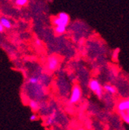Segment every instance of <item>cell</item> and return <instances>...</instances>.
Returning a JSON list of instances; mask_svg holds the SVG:
<instances>
[{
	"instance_id": "ba28073f",
	"label": "cell",
	"mask_w": 129,
	"mask_h": 130,
	"mask_svg": "<svg viewBox=\"0 0 129 130\" xmlns=\"http://www.w3.org/2000/svg\"><path fill=\"white\" fill-rule=\"evenodd\" d=\"M56 119V112H53L52 115H50L49 117H48V119H47V120H46V125H52L53 122H54V120Z\"/></svg>"
},
{
	"instance_id": "2e32d148",
	"label": "cell",
	"mask_w": 129,
	"mask_h": 130,
	"mask_svg": "<svg viewBox=\"0 0 129 130\" xmlns=\"http://www.w3.org/2000/svg\"><path fill=\"white\" fill-rule=\"evenodd\" d=\"M35 43H36V45H37V46H40L42 45V42H41V40H39V39H36V40Z\"/></svg>"
},
{
	"instance_id": "7c38bea8",
	"label": "cell",
	"mask_w": 129,
	"mask_h": 130,
	"mask_svg": "<svg viewBox=\"0 0 129 130\" xmlns=\"http://www.w3.org/2000/svg\"><path fill=\"white\" fill-rule=\"evenodd\" d=\"M28 2V0H15V4L17 6H25Z\"/></svg>"
},
{
	"instance_id": "52a82bcc",
	"label": "cell",
	"mask_w": 129,
	"mask_h": 130,
	"mask_svg": "<svg viewBox=\"0 0 129 130\" xmlns=\"http://www.w3.org/2000/svg\"><path fill=\"white\" fill-rule=\"evenodd\" d=\"M0 24H2V25H3L5 28H6V29H10L11 26H12L11 22H10L8 19L4 18V17L1 18V20H0Z\"/></svg>"
},
{
	"instance_id": "6da1fadb",
	"label": "cell",
	"mask_w": 129,
	"mask_h": 130,
	"mask_svg": "<svg viewBox=\"0 0 129 130\" xmlns=\"http://www.w3.org/2000/svg\"><path fill=\"white\" fill-rule=\"evenodd\" d=\"M88 88L94 92V94L98 96V99H102L103 97V89L99 83L98 80H97L95 79H92L89 81L88 83Z\"/></svg>"
},
{
	"instance_id": "5b68a950",
	"label": "cell",
	"mask_w": 129,
	"mask_h": 130,
	"mask_svg": "<svg viewBox=\"0 0 129 130\" xmlns=\"http://www.w3.org/2000/svg\"><path fill=\"white\" fill-rule=\"evenodd\" d=\"M117 108L119 112H126L129 110V99L121 101L118 105Z\"/></svg>"
},
{
	"instance_id": "30bf717a",
	"label": "cell",
	"mask_w": 129,
	"mask_h": 130,
	"mask_svg": "<svg viewBox=\"0 0 129 130\" xmlns=\"http://www.w3.org/2000/svg\"><path fill=\"white\" fill-rule=\"evenodd\" d=\"M29 106L33 110H38L39 108V104L36 101H30L29 102Z\"/></svg>"
},
{
	"instance_id": "9c48e42d",
	"label": "cell",
	"mask_w": 129,
	"mask_h": 130,
	"mask_svg": "<svg viewBox=\"0 0 129 130\" xmlns=\"http://www.w3.org/2000/svg\"><path fill=\"white\" fill-rule=\"evenodd\" d=\"M66 26H57L55 28V32L57 34H62L66 31Z\"/></svg>"
},
{
	"instance_id": "8992f818",
	"label": "cell",
	"mask_w": 129,
	"mask_h": 130,
	"mask_svg": "<svg viewBox=\"0 0 129 130\" xmlns=\"http://www.w3.org/2000/svg\"><path fill=\"white\" fill-rule=\"evenodd\" d=\"M104 89L109 94H115L117 93V89L115 88V86H113L111 85H105L104 86Z\"/></svg>"
},
{
	"instance_id": "277c9868",
	"label": "cell",
	"mask_w": 129,
	"mask_h": 130,
	"mask_svg": "<svg viewBox=\"0 0 129 130\" xmlns=\"http://www.w3.org/2000/svg\"><path fill=\"white\" fill-rule=\"evenodd\" d=\"M59 65V59L57 57H50L48 58L47 62H46V68L50 71H54L57 70Z\"/></svg>"
},
{
	"instance_id": "e0dca14e",
	"label": "cell",
	"mask_w": 129,
	"mask_h": 130,
	"mask_svg": "<svg viewBox=\"0 0 129 130\" xmlns=\"http://www.w3.org/2000/svg\"><path fill=\"white\" fill-rule=\"evenodd\" d=\"M4 29H5V27L2 24H0V32H3L4 31Z\"/></svg>"
},
{
	"instance_id": "7a4b0ae2",
	"label": "cell",
	"mask_w": 129,
	"mask_h": 130,
	"mask_svg": "<svg viewBox=\"0 0 129 130\" xmlns=\"http://www.w3.org/2000/svg\"><path fill=\"white\" fill-rule=\"evenodd\" d=\"M69 23V15L66 12H60L53 20V24L57 26H67Z\"/></svg>"
},
{
	"instance_id": "4fadbf2b",
	"label": "cell",
	"mask_w": 129,
	"mask_h": 130,
	"mask_svg": "<svg viewBox=\"0 0 129 130\" xmlns=\"http://www.w3.org/2000/svg\"><path fill=\"white\" fill-rule=\"evenodd\" d=\"M29 83H30L32 85H36V84H37L38 83V78L37 77H30L29 79Z\"/></svg>"
},
{
	"instance_id": "3957f363",
	"label": "cell",
	"mask_w": 129,
	"mask_h": 130,
	"mask_svg": "<svg viewBox=\"0 0 129 130\" xmlns=\"http://www.w3.org/2000/svg\"><path fill=\"white\" fill-rule=\"evenodd\" d=\"M80 98H81V89L78 85H75L71 91L70 102L71 104H75L80 101Z\"/></svg>"
},
{
	"instance_id": "44dd1931",
	"label": "cell",
	"mask_w": 129,
	"mask_h": 130,
	"mask_svg": "<svg viewBox=\"0 0 129 130\" xmlns=\"http://www.w3.org/2000/svg\"><path fill=\"white\" fill-rule=\"evenodd\" d=\"M51 130H56V129H55V128H51Z\"/></svg>"
},
{
	"instance_id": "8fae6325",
	"label": "cell",
	"mask_w": 129,
	"mask_h": 130,
	"mask_svg": "<svg viewBox=\"0 0 129 130\" xmlns=\"http://www.w3.org/2000/svg\"><path fill=\"white\" fill-rule=\"evenodd\" d=\"M119 113H120L121 116L122 117L123 120H124L127 124L129 125V116H127L126 115V113H125V112H119Z\"/></svg>"
},
{
	"instance_id": "9a60e30c",
	"label": "cell",
	"mask_w": 129,
	"mask_h": 130,
	"mask_svg": "<svg viewBox=\"0 0 129 130\" xmlns=\"http://www.w3.org/2000/svg\"><path fill=\"white\" fill-rule=\"evenodd\" d=\"M118 52H119V50H117V51H115V53H114V57H113V58H114V60H117Z\"/></svg>"
},
{
	"instance_id": "5bb4252c",
	"label": "cell",
	"mask_w": 129,
	"mask_h": 130,
	"mask_svg": "<svg viewBox=\"0 0 129 130\" xmlns=\"http://www.w3.org/2000/svg\"><path fill=\"white\" fill-rule=\"evenodd\" d=\"M37 119V116L36 114H33L30 117H29V120L32 121V122H33V121H36Z\"/></svg>"
},
{
	"instance_id": "ffe728a7",
	"label": "cell",
	"mask_w": 129,
	"mask_h": 130,
	"mask_svg": "<svg viewBox=\"0 0 129 130\" xmlns=\"http://www.w3.org/2000/svg\"><path fill=\"white\" fill-rule=\"evenodd\" d=\"M68 130H74V129H73V128H69Z\"/></svg>"
},
{
	"instance_id": "ac0fdd59",
	"label": "cell",
	"mask_w": 129,
	"mask_h": 130,
	"mask_svg": "<svg viewBox=\"0 0 129 130\" xmlns=\"http://www.w3.org/2000/svg\"><path fill=\"white\" fill-rule=\"evenodd\" d=\"M125 113H126V115H127V116H129V110H128L127 111H126Z\"/></svg>"
},
{
	"instance_id": "d6986e66",
	"label": "cell",
	"mask_w": 129,
	"mask_h": 130,
	"mask_svg": "<svg viewBox=\"0 0 129 130\" xmlns=\"http://www.w3.org/2000/svg\"><path fill=\"white\" fill-rule=\"evenodd\" d=\"M77 130H85L84 128H77Z\"/></svg>"
}]
</instances>
